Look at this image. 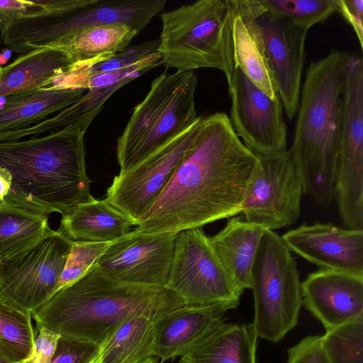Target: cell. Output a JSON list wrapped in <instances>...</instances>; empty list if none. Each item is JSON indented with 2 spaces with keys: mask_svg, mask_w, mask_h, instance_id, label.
<instances>
[{
  "mask_svg": "<svg viewBox=\"0 0 363 363\" xmlns=\"http://www.w3.org/2000/svg\"><path fill=\"white\" fill-rule=\"evenodd\" d=\"M259 166L225 113L203 116L191 146L135 231L177 235L236 216Z\"/></svg>",
  "mask_w": 363,
  "mask_h": 363,
  "instance_id": "obj_1",
  "label": "cell"
},
{
  "mask_svg": "<svg viewBox=\"0 0 363 363\" xmlns=\"http://www.w3.org/2000/svg\"><path fill=\"white\" fill-rule=\"evenodd\" d=\"M84 133L70 125L45 136L0 142V171L9 184L4 201L32 213L63 216L95 199L86 171Z\"/></svg>",
  "mask_w": 363,
  "mask_h": 363,
  "instance_id": "obj_2",
  "label": "cell"
},
{
  "mask_svg": "<svg viewBox=\"0 0 363 363\" xmlns=\"http://www.w3.org/2000/svg\"><path fill=\"white\" fill-rule=\"evenodd\" d=\"M184 306L183 299L167 286L121 283L104 275L94 264L32 315L36 325L61 337L101 347L127 319L146 315L157 321Z\"/></svg>",
  "mask_w": 363,
  "mask_h": 363,
  "instance_id": "obj_3",
  "label": "cell"
},
{
  "mask_svg": "<svg viewBox=\"0 0 363 363\" xmlns=\"http://www.w3.org/2000/svg\"><path fill=\"white\" fill-rule=\"evenodd\" d=\"M350 56L333 50L307 67L289 150L303 194L325 208L335 196L342 94Z\"/></svg>",
  "mask_w": 363,
  "mask_h": 363,
  "instance_id": "obj_4",
  "label": "cell"
},
{
  "mask_svg": "<svg viewBox=\"0 0 363 363\" xmlns=\"http://www.w3.org/2000/svg\"><path fill=\"white\" fill-rule=\"evenodd\" d=\"M233 0H199L164 12L157 52L162 64L179 72L234 67Z\"/></svg>",
  "mask_w": 363,
  "mask_h": 363,
  "instance_id": "obj_5",
  "label": "cell"
},
{
  "mask_svg": "<svg viewBox=\"0 0 363 363\" xmlns=\"http://www.w3.org/2000/svg\"><path fill=\"white\" fill-rule=\"evenodd\" d=\"M197 82L194 71L164 72L152 82L118 138L119 173L130 170L196 122Z\"/></svg>",
  "mask_w": 363,
  "mask_h": 363,
  "instance_id": "obj_6",
  "label": "cell"
},
{
  "mask_svg": "<svg viewBox=\"0 0 363 363\" xmlns=\"http://www.w3.org/2000/svg\"><path fill=\"white\" fill-rule=\"evenodd\" d=\"M165 4V0H94L83 7L39 10L15 20L1 38L7 49L24 54L91 26L125 25L139 33Z\"/></svg>",
  "mask_w": 363,
  "mask_h": 363,
  "instance_id": "obj_7",
  "label": "cell"
},
{
  "mask_svg": "<svg viewBox=\"0 0 363 363\" xmlns=\"http://www.w3.org/2000/svg\"><path fill=\"white\" fill-rule=\"evenodd\" d=\"M254 320L258 336L281 341L298 323L301 281L290 250L274 230H265L251 272Z\"/></svg>",
  "mask_w": 363,
  "mask_h": 363,
  "instance_id": "obj_8",
  "label": "cell"
},
{
  "mask_svg": "<svg viewBox=\"0 0 363 363\" xmlns=\"http://www.w3.org/2000/svg\"><path fill=\"white\" fill-rule=\"evenodd\" d=\"M73 240L50 229L0 260V298L33 313L57 291Z\"/></svg>",
  "mask_w": 363,
  "mask_h": 363,
  "instance_id": "obj_9",
  "label": "cell"
},
{
  "mask_svg": "<svg viewBox=\"0 0 363 363\" xmlns=\"http://www.w3.org/2000/svg\"><path fill=\"white\" fill-rule=\"evenodd\" d=\"M166 286L192 307L236 308L244 291L226 272L201 228L177 235Z\"/></svg>",
  "mask_w": 363,
  "mask_h": 363,
  "instance_id": "obj_10",
  "label": "cell"
},
{
  "mask_svg": "<svg viewBox=\"0 0 363 363\" xmlns=\"http://www.w3.org/2000/svg\"><path fill=\"white\" fill-rule=\"evenodd\" d=\"M257 156L259 166L240 213L264 230L292 225L300 216L303 192L289 150Z\"/></svg>",
  "mask_w": 363,
  "mask_h": 363,
  "instance_id": "obj_11",
  "label": "cell"
},
{
  "mask_svg": "<svg viewBox=\"0 0 363 363\" xmlns=\"http://www.w3.org/2000/svg\"><path fill=\"white\" fill-rule=\"evenodd\" d=\"M202 116L188 129L130 170L115 176L106 200L135 225L151 208L169 183L197 134Z\"/></svg>",
  "mask_w": 363,
  "mask_h": 363,
  "instance_id": "obj_12",
  "label": "cell"
},
{
  "mask_svg": "<svg viewBox=\"0 0 363 363\" xmlns=\"http://www.w3.org/2000/svg\"><path fill=\"white\" fill-rule=\"evenodd\" d=\"M230 124L243 144L256 155L286 151L287 129L280 98L274 100L235 67L227 79Z\"/></svg>",
  "mask_w": 363,
  "mask_h": 363,
  "instance_id": "obj_13",
  "label": "cell"
},
{
  "mask_svg": "<svg viewBox=\"0 0 363 363\" xmlns=\"http://www.w3.org/2000/svg\"><path fill=\"white\" fill-rule=\"evenodd\" d=\"M176 236L131 231L113 241L95 265L104 275L121 283L166 286Z\"/></svg>",
  "mask_w": 363,
  "mask_h": 363,
  "instance_id": "obj_14",
  "label": "cell"
},
{
  "mask_svg": "<svg viewBox=\"0 0 363 363\" xmlns=\"http://www.w3.org/2000/svg\"><path fill=\"white\" fill-rule=\"evenodd\" d=\"M257 22L274 82L288 119L297 114L308 30L264 9Z\"/></svg>",
  "mask_w": 363,
  "mask_h": 363,
  "instance_id": "obj_15",
  "label": "cell"
},
{
  "mask_svg": "<svg viewBox=\"0 0 363 363\" xmlns=\"http://www.w3.org/2000/svg\"><path fill=\"white\" fill-rule=\"evenodd\" d=\"M290 251L320 269L363 275V230L302 223L281 236Z\"/></svg>",
  "mask_w": 363,
  "mask_h": 363,
  "instance_id": "obj_16",
  "label": "cell"
},
{
  "mask_svg": "<svg viewBox=\"0 0 363 363\" xmlns=\"http://www.w3.org/2000/svg\"><path fill=\"white\" fill-rule=\"evenodd\" d=\"M301 295L325 330L363 315V275L320 269L301 282Z\"/></svg>",
  "mask_w": 363,
  "mask_h": 363,
  "instance_id": "obj_17",
  "label": "cell"
},
{
  "mask_svg": "<svg viewBox=\"0 0 363 363\" xmlns=\"http://www.w3.org/2000/svg\"><path fill=\"white\" fill-rule=\"evenodd\" d=\"M264 9L260 0H233L232 32L235 67L274 100L280 98L257 22Z\"/></svg>",
  "mask_w": 363,
  "mask_h": 363,
  "instance_id": "obj_18",
  "label": "cell"
},
{
  "mask_svg": "<svg viewBox=\"0 0 363 363\" xmlns=\"http://www.w3.org/2000/svg\"><path fill=\"white\" fill-rule=\"evenodd\" d=\"M232 309L226 305L180 307L155 323L152 355L162 362L182 356L196 346Z\"/></svg>",
  "mask_w": 363,
  "mask_h": 363,
  "instance_id": "obj_19",
  "label": "cell"
},
{
  "mask_svg": "<svg viewBox=\"0 0 363 363\" xmlns=\"http://www.w3.org/2000/svg\"><path fill=\"white\" fill-rule=\"evenodd\" d=\"M72 66L63 52L51 47L21 54L3 67L0 75V101L48 87Z\"/></svg>",
  "mask_w": 363,
  "mask_h": 363,
  "instance_id": "obj_20",
  "label": "cell"
},
{
  "mask_svg": "<svg viewBox=\"0 0 363 363\" xmlns=\"http://www.w3.org/2000/svg\"><path fill=\"white\" fill-rule=\"evenodd\" d=\"M264 229L242 216L229 218L209 242L222 265L242 289L251 288V272Z\"/></svg>",
  "mask_w": 363,
  "mask_h": 363,
  "instance_id": "obj_21",
  "label": "cell"
},
{
  "mask_svg": "<svg viewBox=\"0 0 363 363\" xmlns=\"http://www.w3.org/2000/svg\"><path fill=\"white\" fill-rule=\"evenodd\" d=\"M258 335L252 323L235 324L223 318L179 363H256Z\"/></svg>",
  "mask_w": 363,
  "mask_h": 363,
  "instance_id": "obj_22",
  "label": "cell"
},
{
  "mask_svg": "<svg viewBox=\"0 0 363 363\" xmlns=\"http://www.w3.org/2000/svg\"><path fill=\"white\" fill-rule=\"evenodd\" d=\"M135 225L126 215L106 199L79 204L63 216L59 230L73 241L113 242Z\"/></svg>",
  "mask_w": 363,
  "mask_h": 363,
  "instance_id": "obj_23",
  "label": "cell"
},
{
  "mask_svg": "<svg viewBox=\"0 0 363 363\" xmlns=\"http://www.w3.org/2000/svg\"><path fill=\"white\" fill-rule=\"evenodd\" d=\"M138 33L125 25H101L78 30L51 43L63 52L74 66H89L128 48Z\"/></svg>",
  "mask_w": 363,
  "mask_h": 363,
  "instance_id": "obj_24",
  "label": "cell"
},
{
  "mask_svg": "<svg viewBox=\"0 0 363 363\" xmlns=\"http://www.w3.org/2000/svg\"><path fill=\"white\" fill-rule=\"evenodd\" d=\"M83 89L42 88L5 99L0 104V133L23 129L75 103Z\"/></svg>",
  "mask_w": 363,
  "mask_h": 363,
  "instance_id": "obj_25",
  "label": "cell"
},
{
  "mask_svg": "<svg viewBox=\"0 0 363 363\" xmlns=\"http://www.w3.org/2000/svg\"><path fill=\"white\" fill-rule=\"evenodd\" d=\"M155 322L146 315L123 322L100 347V363H138L152 355Z\"/></svg>",
  "mask_w": 363,
  "mask_h": 363,
  "instance_id": "obj_26",
  "label": "cell"
},
{
  "mask_svg": "<svg viewBox=\"0 0 363 363\" xmlns=\"http://www.w3.org/2000/svg\"><path fill=\"white\" fill-rule=\"evenodd\" d=\"M47 216L0 203V260L30 245L50 230Z\"/></svg>",
  "mask_w": 363,
  "mask_h": 363,
  "instance_id": "obj_27",
  "label": "cell"
},
{
  "mask_svg": "<svg viewBox=\"0 0 363 363\" xmlns=\"http://www.w3.org/2000/svg\"><path fill=\"white\" fill-rule=\"evenodd\" d=\"M32 318L0 298V345L12 363H24L33 353L37 332Z\"/></svg>",
  "mask_w": 363,
  "mask_h": 363,
  "instance_id": "obj_28",
  "label": "cell"
},
{
  "mask_svg": "<svg viewBox=\"0 0 363 363\" xmlns=\"http://www.w3.org/2000/svg\"><path fill=\"white\" fill-rule=\"evenodd\" d=\"M320 344L330 363H363V315L325 330Z\"/></svg>",
  "mask_w": 363,
  "mask_h": 363,
  "instance_id": "obj_29",
  "label": "cell"
},
{
  "mask_svg": "<svg viewBox=\"0 0 363 363\" xmlns=\"http://www.w3.org/2000/svg\"><path fill=\"white\" fill-rule=\"evenodd\" d=\"M159 44V38L148 40L133 47L127 48L111 57L91 65H72L62 76L55 79L48 87L60 89L62 84L70 81L110 73L132 66L157 52Z\"/></svg>",
  "mask_w": 363,
  "mask_h": 363,
  "instance_id": "obj_30",
  "label": "cell"
},
{
  "mask_svg": "<svg viewBox=\"0 0 363 363\" xmlns=\"http://www.w3.org/2000/svg\"><path fill=\"white\" fill-rule=\"evenodd\" d=\"M272 14L286 18L306 30L324 23L337 12L336 0H260Z\"/></svg>",
  "mask_w": 363,
  "mask_h": 363,
  "instance_id": "obj_31",
  "label": "cell"
},
{
  "mask_svg": "<svg viewBox=\"0 0 363 363\" xmlns=\"http://www.w3.org/2000/svg\"><path fill=\"white\" fill-rule=\"evenodd\" d=\"M111 243L112 242L74 241L57 291L82 277Z\"/></svg>",
  "mask_w": 363,
  "mask_h": 363,
  "instance_id": "obj_32",
  "label": "cell"
},
{
  "mask_svg": "<svg viewBox=\"0 0 363 363\" xmlns=\"http://www.w3.org/2000/svg\"><path fill=\"white\" fill-rule=\"evenodd\" d=\"M97 345L60 337L49 363H91L99 354Z\"/></svg>",
  "mask_w": 363,
  "mask_h": 363,
  "instance_id": "obj_33",
  "label": "cell"
},
{
  "mask_svg": "<svg viewBox=\"0 0 363 363\" xmlns=\"http://www.w3.org/2000/svg\"><path fill=\"white\" fill-rule=\"evenodd\" d=\"M287 363H330L320 344V335H308L288 350Z\"/></svg>",
  "mask_w": 363,
  "mask_h": 363,
  "instance_id": "obj_34",
  "label": "cell"
},
{
  "mask_svg": "<svg viewBox=\"0 0 363 363\" xmlns=\"http://www.w3.org/2000/svg\"><path fill=\"white\" fill-rule=\"evenodd\" d=\"M36 336L30 357L24 363H49L57 349L59 334L43 326H35Z\"/></svg>",
  "mask_w": 363,
  "mask_h": 363,
  "instance_id": "obj_35",
  "label": "cell"
},
{
  "mask_svg": "<svg viewBox=\"0 0 363 363\" xmlns=\"http://www.w3.org/2000/svg\"><path fill=\"white\" fill-rule=\"evenodd\" d=\"M339 12L352 27L361 49L363 48V0H336Z\"/></svg>",
  "mask_w": 363,
  "mask_h": 363,
  "instance_id": "obj_36",
  "label": "cell"
},
{
  "mask_svg": "<svg viewBox=\"0 0 363 363\" xmlns=\"http://www.w3.org/2000/svg\"><path fill=\"white\" fill-rule=\"evenodd\" d=\"M30 1L0 0V33L2 35L15 20L28 14L33 9Z\"/></svg>",
  "mask_w": 363,
  "mask_h": 363,
  "instance_id": "obj_37",
  "label": "cell"
},
{
  "mask_svg": "<svg viewBox=\"0 0 363 363\" xmlns=\"http://www.w3.org/2000/svg\"><path fill=\"white\" fill-rule=\"evenodd\" d=\"M9 190V184L0 171V203L4 202Z\"/></svg>",
  "mask_w": 363,
  "mask_h": 363,
  "instance_id": "obj_38",
  "label": "cell"
},
{
  "mask_svg": "<svg viewBox=\"0 0 363 363\" xmlns=\"http://www.w3.org/2000/svg\"><path fill=\"white\" fill-rule=\"evenodd\" d=\"M162 362L155 356L151 355L147 357L138 363H162Z\"/></svg>",
  "mask_w": 363,
  "mask_h": 363,
  "instance_id": "obj_39",
  "label": "cell"
},
{
  "mask_svg": "<svg viewBox=\"0 0 363 363\" xmlns=\"http://www.w3.org/2000/svg\"><path fill=\"white\" fill-rule=\"evenodd\" d=\"M11 51L6 48V50L0 55V65L5 63L10 57Z\"/></svg>",
  "mask_w": 363,
  "mask_h": 363,
  "instance_id": "obj_40",
  "label": "cell"
},
{
  "mask_svg": "<svg viewBox=\"0 0 363 363\" xmlns=\"http://www.w3.org/2000/svg\"><path fill=\"white\" fill-rule=\"evenodd\" d=\"M0 363H12L7 357L3 348L0 345Z\"/></svg>",
  "mask_w": 363,
  "mask_h": 363,
  "instance_id": "obj_41",
  "label": "cell"
},
{
  "mask_svg": "<svg viewBox=\"0 0 363 363\" xmlns=\"http://www.w3.org/2000/svg\"><path fill=\"white\" fill-rule=\"evenodd\" d=\"M91 363H100V362L99 360V356L94 360H93Z\"/></svg>",
  "mask_w": 363,
  "mask_h": 363,
  "instance_id": "obj_42",
  "label": "cell"
},
{
  "mask_svg": "<svg viewBox=\"0 0 363 363\" xmlns=\"http://www.w3.org/2000/svg\"><path fill=\"white\" fill-rule=\"evenodd\" d=\"M2 69H3V67H2L1 66V65H0V75H1V72H2Z\"/></svg>",
  "mask_w": 363,
  "mask_h": 363,
  "instance_id": "obj_43",
  "label": "cell"
}]
</instances>
